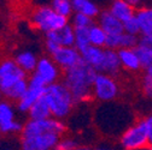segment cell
<instances>
[{
    "mask_svg": "<svg viewBox=\"0 0 152 150\" xmlns=\"http://www.w3.org/2000/svg\"><path fill=\"white\" fill-rule=\"evenodd\" d=\"M97 109V126L109 137L118 138L123 131L138 119L132 108L117 101L100 103Z\"/></svg>",
    "mask_w": 152,
    "mask_h": 150,
    "instance_id": "1",
    "label": "cell"
},
{
    "mask_svg": "<svg viewBox=\"0 0 152 150\" xmlns=\"http://www.w3.org/2000/svg\"><path fill=\"white\" fill-rule=\"evenodd\" d=\"M97 74L96 70L83 61L63 72L62 82L70 90L76 105H85L93 100L92 87Z\"/></svg>",
    "mask_w": 152,
    "mask_h": 150,
    "instance_id": "2",
    "label": "cell"
},
{
    "mask_svg": "<svg viewBox=\"0 0 152 150\" xmlns=\"http://www.w3.org/2000/svg\"><path fill=\"white\" fill-rule=\"evenodd\" d=\"M42 97L51 109L52 117L64 121L71 115L75 107L77 106L70 90L62 81L47 85Z\"/></svg>",
    "mask_w": 152,
    "mask_h": 150,
    "instance_id": "3",
    "label": "cell"
},
{
    "mask_svg": "<svg viewBox=\"0 0 152 150\" xmlns=\"http://www.w3.org/2000/svg\"><path fill=\"white\" fill-rule=\"evenodd\" d=\"M30 25L44 35L51 31H57L63 29L70 23L66 17L57 13L50 5H40L35 7L30 13Z\"/></svg>",
    "mask_w": 152,
    "mask_h": 150,
    "instance_id": "4",
    "label": "cell"
},
{
    "mask_svg": "<svg viewBox=\"0 0 152 150\" xmlns=\"http://www.w3.org/2000/svg\"><path fill=\"white\" fill-rule=\"evenodd\" d=\"M117 144L121 150H140L150 146L144 117L138 118L123 131L117 138Z\"/></svg>",
    "mask_w": 152,
    "mask_h": 150,
    "instance_id": "5",
    "label": "cell"
},
{
    "mask_svg": "<svg viewBox=\"0 0 152 150\" xmlns=\"http://www.w3.org/2000/svg\"><path fill=\"white\" fill-rule=\"evenodd\" d=\"M93 100L98 103H107L117 101L122 94L121 83L117 77L106 73H98L92 87Z\"/></svg>",
    "mask_w": 152,
    "mask_h": 150,
    "instance_id": "6",
    "label": "cell"
},
{
    "mask_svg": "<svg viewBox=\"0 0 152 150\" xmlns=\"http://www.w3.org/2000/svg\"><path fill=\"white\" fill-rule=\"evenodd\" d=\"M16 105L3 99L0 101V133L3 136H20L23 131L24 123L17 119Z\"/></svg>",
    "mask_w": 152,
    "mask_h": 150,
    "instance_id": "7",
    "label": "cell"
},
{
    "mask_svg": "<svg viewBox=\"0 0 152 150\" xmlns=\"http://www.w3.org/2000/svg\"><path fill=\"white\" fill-rule=\"evenodd\" d=\"M28 81H29V87H28V90L26 92V95L18 102L15 103L18 113L20 114H26V115L28 114V112L30 110L33 105L44 96L45 90L47 88L45 82L39 76H36L35 73L30 74Z\"/></svg>",
    "mask_w": 152,
    "mask_h": 150,
    "instance_id": "8",
    "label": "cell"
},
{
    "mask_svg": "<svg viewBox=\"0 0 152 150\" xmlns=\"http://www.w3.org/2000/svg\"><path fill=\"white\" fill-rule=\"evenodd\" d=\"M63 136L54 132L20 136L21 150H56Z\"/></svg>",
    "mask_w": 152,
    "mask_h": 150,
    "instance_id": "9",
    "label": "cell"
},
{
    "mask_svg": "<svg viewBox=\"0 0 152 150\" xmlns=\"http://www.w3.org/2000/svg\"><path fill=\"white\" fill-rule=\"evenodd\" d=\"M29 78V74L17 65L13 58L0 60V89L4 94L20 81Z\"/></svg>",
    "mask_w": 152,
    "mask_h": 150,
    "instance_id": "10",
    "label": "cell"
},
{
    "mask_svg": "<svg viewBox=\"0 0 152 150\" xmlns=\"http://www.w3.org/2000/svg\"><path fill=\"white\" fill-rule=\"evenodd\" d=\"M34 73L36 76H39L45 82L46 85H51L53 83L61 82L63 77V71L54 63V60L50 55H44V57L39 58Z\"/></svg>",
    "mask_w": 152,
    "mask_h": 150,
    "instance_id": "11",
    "label": "cell"
},
{
    "mask_svg": "<svg viewBox=\"0 0 152 150\" xmlns=\"http://www.w3.org/2000/svg\"><path fill=\"white\" fill-rule=\"evenodd\" d=\"M50 57L61 67L63 72L75 67L82 61L81 53L76 47H59Z\"/></svg>",
    "mask_w": 152,
    "mask_h": 150,
    "instance_id": "12",
    "label": "cell"
},
{
    "mask_svg": "<svg viewBox=\"0 0 152 150\" xmlns=\"http://www.w3.org/2000/svg\"><path fill=\"white\" fill-rule=\"evenodd\" d=\"M122 70L127 73L138 74L142 72V66L140 63V59L135 52V48H124L117 50Z\"/></svg>",
    "mask_w": 152,
    "mask_h": 150,
    "instance_id": "13",
    "label": "cell"
},
{
    "mask_svg": "<svg viewBox=\"0 0 152 150\" xmlns=\"http://www.w3.org/2000/svg\"><path fill=\"white\" fill-rule=\"evenodd\" d=\"M45 41L53 42L59 47H75V28L69 23L61 30L47 32Z\"/></svg>",
    "mask_w": 152,
    "mask_h": 150,
    "instance_id": "14",
    "label": "cell"
},
{
    "mask_svg": "<svg viewBox=\"0 0 152 150\" xmlns=\"http://www.w3.org/2000/svg\"><path fill=\"white\" fill-rule=\"evenodd\" d=\"M96 22L104 29V31L107 34V36L109 35H118V34L124 32L123 23L120 19H117L107 9L102 10V12L96 19Z\"/></svg>",
    "mask_w": 152,
    "mask_h": 150,
    "instance_id": "15",
    "label": "cell"
},
{
    "mask_svg": "<svg viewBox=\"0 0 152 150\" xmlns=\"http://www.w3.org/2000/svg\"><path fill=\"white\" fill-rule=\"evenodd\" d=\"M13 59L17 63V65L24 72H27L29 76L35 72L37 61H39V57H37L36 53L34 50H31L30 48L18 49L16 52V54L13 55Z\"/></svg>",
    "mask_w": 152,
    "mask_h": 150,
    "instance_id": "16",
    "label": "cell"
},
{
    "mask_svg": "<svg viewBox=\"0 0 152 150\" xmlns=\"http://www.w3.org/2000/svg\"><path fill=\"white\" fill-rule=\"evenodd\" d=\"M81 57L83 63H86L88 66L94 69L98 73L102 72V67L105 58V48L89 46L81 52Z\"/></svg>",
    "mask_w": 152,
    "mask_h": 150,
    "instance_id": "17",
    "label": "cell"
},
{
    "mask_svg": "<svg viewBox=\"0 0 152 150\" xmlns=\"http://www.w3.org/2000/svg\"><path fill=\"white\" fill-rule=\"evenodd\" d=\"M106 9L122 23L135 17L137 13V10L124 0H109Z\"/></svg>",
    "mask_w": 152,
    "mask_h": 150,
    "instance_id": "18",
    "label": "cell"
},
{
    "mask_svg": "<svg viewBox=\"0 0 152 150\" xmlns=\"http://www.w3.org/2000/svg\"><path fill=\"white\" fill-rule=\"evenodd\" d=\"M121 71H122V66H121L117 50L105 48V58H104L100 73H106V74H110V76L117 77L121 73Z\"/></svg>",
    "mask_w": 152,
    "mask_h": 150,
    "instance_id": "19",
    "label": "cell"
},
{
    "mask_svg": "<svg viewBox=\"0 0 152 150\" xmlns=\"http://www.w3.org/2000/svg\"><path fill=\"white\" fill-rule=\"evenodd\" d=\"M71 1L74 12L86 14L93 19H97L103 10L96 0H71Z\"/></svg>",
    "mask_w": 152,
    "mask_h": 150,
    "instance_id": "20",
    "label": "cell"
},
{
    "mask_svg": "<svg viewBox=\"0 0 152 150\" xmlns=\"http://www.w3.org/2000/svg\"><path fill=\"white\" fill-rule=\"evenodd\" d=\"M135 17L140 25V36L152 39V9H139Z\"/></svg>",
    "mask_w": 152,
    "mask_h": 150,
    "instance_id": "21",
    "label": "cell"
},
{
    "mask_svg": "<svg viewBox=\"0 0 152 150\" xmlns=\"http://www.w3.org/2000/svg\"><path fill=\"white\" fill-rule=\"evenodd\" d=\"M139 91L144 100L152 105V67L142 70L139 77Z\"/></svg>",
    "mask_w": 152,
    "mask_h": 150,
    "instance_id": "22",
    "label": "cell"
},
{
    "mask_svg": "<svg viewBox=\"0 0 152 150\" xmlns=\"http://www.w3.org/2000/svg\"><path fill=\"white\" fill-rule=\"evenodd\" d=\"M27 117H28V119H31V120H41V119L52 118L51 109H50V107H48V105H47V102L45 101L44 97L37 100L33 105V107L28 112Z\"/></svg>",
    "mask_w": 152,
    "mask_h": 150,
    "instance_id": "23",
    "label": "cell"
},
{
    "mask_svg": "<svg viewBox=\"0 0 152 150\" xmlns=\"http://www.w3.org/2000/svg\"><path fill=\"white\" fill-rule=\"evenodd\" d=\"M88 30H89V42H91V46L105 48L106 40H107V34L104 31V29L99 24H97V22H96Z\"/></svg>",
    "mask_w": 152,
    "mask_h": 150,
    "instance_id": "24",
    "label": "cell"
},
{
    "mask_svg": "<svg viewBox=\"0 0 152 150\" xmlns=\"http://www.w3.org/2000/svg\"><path fill=\"white\" fill-rule=\"evenodd\" d=\"M135 52L140 59L142 70L152 67V47L139 40V45L135 47Z\"/></svg>",
    "mask_w": 152,
    "mask_h": 150,
    "instance_id": "25",
    "label": "cell"
},
{
    "mask_svg": "<svg viewBox=\"0 0 152 150\" xmlns=\"http://www.w3.org/2000/svg\"><path fill=\"white\" fill-rule=\"evenodd\" d=\"M50 6L63 17H66L70 19V17L74 14L72 1L71 0H51Z\"/></svg>",
    "mask_w": 152,
    "mask_h": 150,
    "instance_id": "26",
    "label": "cell"
},
{
    "mask_svg": "<svg viewBox=\"0 0 152 150\" xmlns=\"http://www.w3.org/2000/svg\"><path fill=\"white\" fill-rule=\"evenodd\" d=\"M94 23H96V19H93V18L82 13L74 12V14L70 17V24L75 29H87V28H91Z\"/></svg>",
    "mask_w": 152,
    "mask_h": 150,
    "instance_id": "27",
    "label": "cell"
},
{
    "mask_svg": "<svg viewBox=\"0 0 152 150\" xmlns=\"http://www.w3.org/2000/svg\"><path fill=\"white\" fill-rule=\"evenodd\" d=\"M89 28L87 29H75V47L81 53L83 49L91 46L89 42Z\"/></svg>",
    "mask_w": 152,
    "mask_h": 150,
    "instance_id": "28",
    "label": "cell"
},
{
    "mask_svg": "<svg viewBox=\"0 0 152 150\" xmlns=\"http://www.w3.org/2000/svg\"><path fill=\"white\" fill-rule=\"evenodd\" d=\"M82 143L80 142V139H77L76 137H72V136H69L68 133L64 135L58 145H57L56 150H75L76 148H79Z\"/></svg>",
    "mask_w": 152,
    "mask_h": 150,
    "instance_id": "29",
    "label": "cell"
},
{
    "mask_svg": "<svg viewBox=\"0 0 152 150\" xmlns=\"http://www.w3.org/2000/svg\"><path fill=\"white\" fill-rule=\"evenodd\" d=\"M139 40H140V36L130 35V34H127V32H122L120 35V49L135 48L139 45Z\"/></svg>",
    "mask_w": 152,
    "mask_h": 150,
    "instance_id": "30",
    "label": "cell"
},
{
    "mask_svg": "<svg viewBox=\"0 0 152 150\" xmlns=\"http://www.w3.org/2000/svg\"><path fill=\"white\" fill-rule=\"evenodd\" d=\"M123 30L127 34L140 36V25H139L137 17H133V18H130V19H128L127 22H124L123 23Z\"/></svg>",
    "mask_w": 152,
    "mask_h": 150,
    "instance_id": "31",
    "label": "cell"
},
{
    "mask_svg": "<svg viewBox=\"0 0 152 150\" xmlns=\"http://www.w3.org/2000/svg\"><path fill=\"white\" fill-rule=\"evenodd\" d=\"M92 150H121L118 144H115L110 141H102L92 146Z\"/></svg>",
    "mask_w": 152,
    "mask_h": 150,
    "instance_id": "32",
    "label": "cell"
},
{
    "mask_svg": "<svg viewBox=\"0 0 152 150\" xmlns=\"http://www.w3.org/2000/svg\"><path fill=\"white\" fill-rule=\"evenodd\" d=\"M144 120L146 124V130H147V137H148V144L152 146V112L144 115Z\"/></svg>",
    "mask_w": 152,
    "mask_h": 150,
    "instance_id": "33",
    "label": "cell"
},
{
    "mask_svg": "<svg viewBox=\"0 0 152 150\" xmlns=\"http://www.w3.org/2000/svg\"><path fill=\"white\" fill-rule=\"evenodd\" d=\"M124 1H127L128 4H130L135 10H139V9L142 7V1H144V0H124Z\"/></svg>",
    "mask_w": 152,
    "mask_h": 150,
    "instance_id": "34",
    "label": "cell"
},
{
    "mask_svg": "<svg viewBox=\"0 0 152 150\" xmlns=\"http://www.w3.org/2000/svg\"><path fill=\"white\" fill-rule=\"evenodd\" d=\"M141 9H152V0H144Z\"/></svg>",
    "mask_w": 152,
    "mask_h": 150,
    "instance_id": "35",
    "label": "cell"
},
{
    "mask_svg": "<svg viewBox=\"0 0 152 150\" xmlns=\"http://www.w3.org/2000/svg\"><path fill=\"white\" fill-rule=\"evenodd\" d=\"M75 150H92V146L88 144H81L79 148H76Z\"/></svg>",
    "mask_w": 152,
    "mask_h": 150,
    "instance_id": "36",
    "label": "cell"
},
{
    "mask_svg": "<svg viewBox=\"0 0 152 150\" xmlns=\"http://www.w3.org/2000/svg\"><path fill=\"white\" fill-rule=\"evenodd\" d=\"M4 99V96H3V92H1V89H0V101H1Z\"/></svg>",
    "mask_w": 152,
    "mask_h": 150,
    "instance_id": "37",
    "label": "cell"
},
{
    "mask_svg": "<svg viewBox=\"0 0 152 150\" xmlns=\"http://www.w3.org/2000/svg\"><path fill=\"white\" fill-rule=\"evenodd\" d=\"M1 143H3V135L0 133V145H1Z\"/></svg>",
    "mask_w": 152,
    "mask_h": 150,
    "instance_id": "38",
    "label": "cell"
},
{
    "mask_svg": "<svg viewBox=\"0 0 152 150\" xmlns=\"http://www.w3.org/2000/svg\"><path fill=\"white\" fill-rule=\"evenodd\" d=\"M147 150H152V146H148V148H147Z\"/></svg>",
    "mask_w": 152,
    "mask_h": 150,
    "instance_id": "39",
    "label": "cell"
},
{
    "mask_svg": "<svg viewBox=\"0 0 152 150\" xmlns=\"http://www.w3.org/2000/svg\"><path fill=\"white\" fill-rule=\"evenodd\" d=\"M0 150H12V149H0Z\"/></svg>",
    "mask_w": 152,
    "mask_h": 150,
    "instance_id": "40",
    "label": "cell"
},
{
    "mask_svg": "<svg viewBox=\"0 0 152 150\" xmlns=\"http://www.w3.org/2000/svg\"><path fill=\"white\" fill-rule=\"evenodd\" d=\"M150 112H152V105H151V110H150Z\"/></svg>",
    "mask_w": 152,
    "mask_h": 150,
    "instance_id": "41",
    "label": "cell"
},
{
    "mask_svg": "<svg viewBox=\"0 0 152 150\" xmlns=\"http://www.w3.org/2000/svg\"><path fill=\"white\" fill-rule=\"evenodd\" d=\"M140 150H147V149H140Z\"/></svg>",
    "mask_w": 152,
    "mask_h": 150,
    "instance_id": "42",
    "label": "cell"
}]
</instances>
